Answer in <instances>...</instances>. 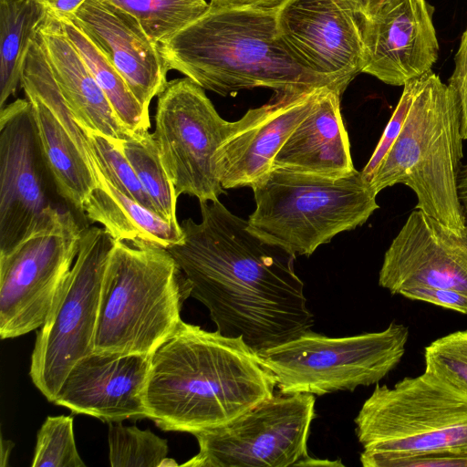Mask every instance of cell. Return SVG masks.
Wrapping results in <instances>:
<instances>
[{
  "label": "cell",
  "instance_id": "1",
  "mask_svg": "<svg viewBox=\"0 0 467 467\" xmlns=\"http://www.w3.org/2000/svg\"><path fill=\"white\" fill-rule=\"evenodd\" d=\"M202 221L183 220V240L167 248L209 310L216 331L255 352L314 325L296 255L270 242L217 201L200 202Z\"/></svg>",
  "mask_w": 467,
  "mask_h": 467
},
{
  "label": "cell",
  "instance_id": "2",
  "mask_svg": "<svg viewBox=\"0 0 467 467\" xmlns=\"http://www.w3.org/2000/svg\"><path fill=\"white\" fill-rule=\"evenodd\" d=\"M275 387V377L243 337L182 320L151 355L147 418L164 431L193 435L272 398Z\"/></svg>",
  "mask_w": 467,
  "mask_h": 467
},
{
  "label": "cell",
  "instance_id": "3",
  "mask_svg": "<svg viewBox=\"0 0 467 467\" xmlns=\"http://www.w3.org/2000/svg\"><path fill=\"white\" fill-rule=\"evenodd\" d=\"M277 7V6H276ZM276 7H223L209 3L197 20L159 45L169 69L222 96L268 88L275 93L348 82L298 64L276 34Z\"/></svg>",
  "mask_w": 467,
  "mask_h": 467
},
{
  "label": "cell",
  "instance_id": "4",
  "mask_svg": "<svg viewBox=\"0 0 467 467\" xmlns=\"http://www.w3.org/2000/svg\"><path fill=\"white\" fill-rule=\"evenodd\" d=\"M462 140L458 96L431 69L420 76L404 126L376 170L371 189L378 194L404 184L416 194L417 210L467 234L458 194Z\"/></svg>",
  "mask_w": 467,
  "mask_h": 467
},
{
  "label": "cell",
  "instance_id": "5",
  "mask_svg": "<svg viewBox=\"0 0 467 467\" xmlns=\"http://www.w3.org/2000/svg\"><path fill=\"white\" fill-rule=\"evenodd\" d=\"M189 296L190 283L167 249L115 241L102 283L94 350L151 356L177 328Z\"/></svg>",
  "mask_w": 467,
  "mask_h": 467
},
{
  "label": "cell",
  "instance_id": "6",
  "mask_svg": "<svg viewBox=\"0 0 467 467\" xmlns=\"http://www.w3.org/2000/svg\"><path fill=\"white\" fill-rule=\"evenodd\" d=\"M252 228L294 255H311L337 234L364 224L379 208L361 172L327 177L273 168L251 186Z\"/></svg>",
  "mask_w": 467,
  "mask_h": 467
},
{
  "label": "cell",
  "instance_id": "7",
  "mask_svg": "<svg viewBox=\"0 0 467 467\" xmlns=\"http://www.w3.org/2000/svg\"><path fill=\"white\" fill-rule=\"evenodd\" d=\"M354 422L368 454L467 451V390L425 368L392 388L377 384Z\"/></svg>",
  "mask_w": 467,
  "mask_h": 467
},
{
  "label": "cell",
  "instance_id": "8",
  "mask_svg": "<svg viewBox=\"0 0 467 467\" xmlns=\"http://www.w3.org/2000/svg\"><path fill=\"white\" fill-rule=\"evenodd\" d=\"M409 328L391 322L379 332L328 337L306 330L257 352L282 394L322 396L377 384L401 360Z\"/></svg>",
  "mask_w": 467,
  "mask_h": 467
},
{
  "label": "cell",
  "instance_id": "9",
  "mask_svg": "<svg viewBox=\"0 0 467 467\" xmlns=\"http://www.w3.org/2000/svg\"><path fill=\"white\" fill-rule=\"evenodd\" d=\"M114 239L83 227L75 262L37 332L29 375L50 402L75 363L94 350L102 283Z\"/></svg>",
  "mask_w": 467,
  "mask_h": 467
},
{
  "label": "cell",
  "instance_id": "10",
  "mask_svg": "<svg viewBox=\"0 0 467 467\" xmlns=\"http://www.w3.org/2000/svg\"><path fill=\"white\" fill-rule=\"evenodd\" d=\"M233 129L234 121L218 114L203 88L187 77L167 81L158 94L152 136L178 197L189 194L203 202L225 193L216 153Z\"/></svg>",
  "mask_w": 467,
  "mask_h": 467
},
{
  "label": "cell",
  "instance_id": "11",
  "mask_svg": "<svg viewBox=\"0 0 467 467\" xmlns=\"http://www.w3.org/2000/svg\"><path fill=\"white\" fill-rule=\"evenodd\" d=\"M315 417L314 395H274L226 424L193 434L199 452L182 466H300L309 457Z\"/></svg>",
  "mask_w": 467,
  "mask_h": 467
},
{
  "label": "cell",
  "instance_id": "12",
  "mask_svg": "<svg viewBox=\"0 0 467 467\" xmlns=\"http://www.w3.org/2000/svg\"><path fill=\"white\" fill-rule=\"evenodd\" d=\"M82 227L70 210L46 229L0 255V337L14 338L40 328L68 275Z\"/></svg>",
  "mask_w": 467,
  "mask_h": 467
},
{
  "label": "cell",
  "instance_id": "13",
  "mask_svg": "<svg viewBox=\"0 0 467 467\" xmlns=\"http://www.w3.org/2000/svg\"><path fill=\"white\" fill-rule=\"evenodd\" d=\"M53 191L32 106L16 99L0 109V255L57 220Z\"/></svg>",
  "mask_w": 467,
  "mask_h": 467
},
{
  "label": "cell",
  "instance_id": "14",
  "mask_svg": "<svg viewBox=\"0 0 467 467\" xmlns=\"http://www.w3.org/2000/svg\"><path fill=\"white\" fill-rule=\"evenodd\" d=\"M276 34L303 67L350 83L362 72L363 46L354 0H284Z\"/></svg>",
  "mask_w": 467,
  "mask_h": 467
},
{
  "label": "cell",
  "instance_id": "15",
  "mask_svg": "<svg viewBox=\"0 0 467 467\" xmlns=\"http://www.w3.org/2000/svg\"><path fill=\"white\" fill-rule=\"evenodd\" d=\"M362 73L392 86L431 70L439 43L426 0H373L358 12Z\"/></svg>",
  "mask_w": 467,
  "mask_h": 467
},
{
  "label": "cell",
  "instance_id": "16",
  "mask_svg": "<svg viewBox=\"0 0 467 467\" xmlns=\"http://www.w3.org/2000/svg\"><path fill=\"white\" fill-rule=\"evenodd\" d=\"M275 93L268 103L249 109L216 153L222 187H251L273 168L281 147L315 108L324 88Z\"/></svg>",
  "mask_w": 467,
  "mask_h": 467
},
{
  "label": "cell",
  "instance_id": "17",
  "mask_svg": "<svg viewBox=\"0 0 467 467\" xmlns=\"http://www.w3.org/2000/svg\"><path fill=\"white\" fill-rule=\"evenodd\" d=\"M379 285L392 295L420 285L467 295V234L415 209L384 254Z\"/></svg>",
  "mask_w": 467,
  "mask_h": 467
},
{
  "label": "cell",
  "instance_id": "18",
  "mask_svg": "<svg viewBox=\"0 0 467 467\" xmlns=\"http://www.w3.org/2000/svg\"><path fill=\"white\" fill-rule=\"evenodd\" d=\"M150 358L93 350L71 368L53 403L108 423L147 418Z\"/></svg>",
  "mask_w": 467,
  "mask_h": 467
},
{
  "label": "cell",
  "instance_id": "19",
  "mask_svg": "<svg viewBox=\"0 0 467 467\" xmlns=\"http://www.w3.org/2000/svg\"><path fill=\"white\" fill-rule=\"evenodd\" d=\"M67 17L115 67L149 110L150 100L164 88L170 70L159 45L132 16L104 0H86Z\"/></svg>",
  "mask_w": 467,
  "mask_h": 467
},
{
  "label": "cell",
  "instance_id": "20",
  "mask_svg": "<svg viewBox=\"0 0 467 467\" xmlns=\"http://www.w3.org/2000/svg\"><path fill=\"white\" fill-rule=\"evenodd\" d=\"M37 37L59 90L78 124L118 144L131 134L119 120L89 68L66 36L58 18L47 15Z\"/></svg>",
  "mask_w": 467,
  "mask_h": 467
},
{
  "label": "cell",
  "instance_id": "21",
  "mask_svg": "<svg viewBox=\"0 0 467 467\" xmlns=\"http://www.w3.org/2000/svg\"><path fill=\"white\" fill-rule=\"evenodd\" d=\"M341 94L337 88H324L315 108L279 150L273 168L327 177L356 170L340 112Z\"/></svg>",
  "mask_w": 467,
  "mask_h": 467
},
{
  "label": "cell",
  "instance_id": "22",
  "mask_svg": "<svg viewBox=\"0 0 467 467\" xmlns=\"http://www.w3.org/2000/svg\"><path fill=\"white\" fill-rule=\"evenodd\" d=\"M83 213L99 223L115 241L169 248L183 240L181 224L123 194L102 174L83 204Z\"/></svg>",
  "mask_w": 467,
  "mask_h": 467
},
{
  "label": "cell",
  "instance_id": "23",
  "mask_svg": "<svg viewBox=\"0 0 467 467\" xmlns=\"http://www.w3.org/2000/svg\"><path fill=\"white\" fill-rule=\"evenodd\" d=\"M32 106L42 152L58 196L83 213V204L97 182L78 146L57 116L36 96Z\"/></svg>",
  "mask_w": 467,
  "mask_h": 467
},
{
  "label": "cell",
  "instance_id": "24",
  "mask_svg": "<svg viewBox=\"0 0 467 467\" xmlns=\"http://www.w3.org/2000/svg\"><path fill=\"white\" fill-rule=\"evenodd\" d=\"M47 12L39 0H0V109L21 84L28 49Z\"/></svg>",
  "mask_w": 467,
  "mask_h": 467
},
{
  "label": "cell",
  "instance_id": "25",
  "mask_svg": "<svg viewBox=\"0 0 467 467\" xmlns=\"http://www.w3.org/2000/svg\"><path fill=\"white\" fill-rule=\"evenodd\" d=\"M56 16L66 36L106 95L120 123L133 135L148 132L150 127L149 110L136 99L119 72L68 17Z\"/></svg>",
  "mask_w": 467,
  "mask_h": 467
},
{
  "label": "cell",
  "instance_id": "26",
  "mask_svg": "<svg viewBox=\"0 0 467 467\" xmlns=\"http://www.w3.org/2000/svg\"><path fill=\"white\" fill-rule=\"evenodd\" d=\"M120 147L148 193L154 212L171 223L179 225L176 215L178 196L152 134L149 131L135 134L121 141Z\"/></svg>",
  "mask_w": 467,
  "mask_h": 467
},
{
  "label": "cell",
  "instance_id": "27",
  "mask_svg": "<svg viewBox=\"0 0 467 467\" xmlns=\"http://www.w3.org/2000/svg\"><path fill=\"white\" fill-rule=\"evenodd\" d=\"M132 16L161 45L201 17L206 0H104Z\"/></svg>",
  "mask_w": 467,
  "mask_h": 467
},
{
  "label": "cell",
  "instance_id": "28",
  "mask_svg": "<svg viewBox=\"0 0 467 467\" xmlns=\"http://www.w3.org/2000/svg\"><path fill=\"white\" fill-rule=\"evenodd\" d=\"M108 441L112 467H159L167 461V440L150 430L109 422Z\"/></svg>",
  "mask_w": 467,
  "mask_h": 467
},
{
  "label": "cell",
  "instance_id": "29",
  "mask_svg": "<svg viewBox=\"0 0 467 467\" xmlns=\"http://www.w3.org/2000/svg\"><path fill=\"white\" fill-rule=\"evenodd\" d=\"M85 131L88 134L95 162L106 179L123 194L154 211L148 193L120 144L102 134Z\"/></svg>",
  "mask_w": 467,
  "mask_h": 467
},
{
  "label": "cell",
  "instance_id": "30",
  "mask_svg": "<svg viewBox=\"0 0 467 467\" xmlns=\"http://www.w3.org/2000/svg\"><path fill=\"white\" fill-rule=\"evenodd\" d=\"M72 416H48L36 435L33 467H85L76 447Z\"/></svg>",
  "mask_w": 467,
  "mask_h": 467
},
{
  "label": "cell",
  "instance_id": "31",
  "mask_svg": "<svg viewBox=\"0 0 467 467\" xmlns=\"http://www.w3.org/2000/svg\"><path fill=\"white\" fill-rule=\"evenodd\" d=\"M425 368L467 390V329L437 338L425 348Z\"/></svg>",
  "mask_w": 467,
  "mask_h": 467
},
{
  "label": "cell",
  "instance_id": "32",
  "mask_svg": "<svg viewBox=\"0 0 467 467\" xmlns=\"http://www.w3.org/2000/svg\"><path fill=\"white\" fill-rule=\"evenodd\" d=\"M420 76L412 78L403 85V91L398 105L389 120L382 136L369 161L360 171L363 180L370 184L379 165L389 150L401 131L415 96L420 88Z\"/></svg>",
  "mask_w": 467,
  "mask_h": 467
},
{
  "label": "cell",
  "instance_id": "33",
  "mask_svg": "<svg viewBox=\"0 0 467 467\" xmlns=\"http://www.w3.org/2000/svg\"><path fill=\"white\" fill-rule=\"evenodd\" d=\"M364 467H467V451L445 450L410 455H375L363 452Z\"/></svg>",
  "mask_w": 467,
  "mask_h": 467
},
{
  "label": "cell",
  "instance_id": "34",
  "mask_svg": "<svg viewBox=\"0 0 467 467\" xmlns=\"http://www.w3.org/2000/svg\"><path fill=\"white\" fill-rule=\"evenodd\" d=\"M399 295L467 314V295L458 290L420 285L404 288Z\"/></svg>",
  "mask_w": 467,
  "mask_h": 467
},
{
  "label": "cell",
  "instance_id": "35",
  "mask_svg": "<svg viewBox=\"0 0 467 467\" xmlns=\"http://www.w3.org/2000/svg\"><path fill=\"white\" fill-rule=\"evenodd\" d=\"M449 86L456 92L461 107L462 135L467 140V28L454 57V69Z\"/></svg>",
  "mask_w": 467,
  "mask_h": 467
},
{
  "label": "cell",
  "instance_id": "36",
  "mask_svg": "<svg viewBox=\"0 0 467 467\" xmlns=\"http://www.w3.org/2000/svg\"><path fill=\"white\" fill-rule=\"evenodd\" d=\"M48 12L57 16H71L86 0H39Z\"/></svg>",
  "mask_w": 467,
  "mask_h": 467
},
{
  "label": "cell",
  "instance_id": "37",
  "mask_svg": "<svg viewBox=\"0 0 467 467\" xmlns=\"http://www.w3.org/2000/svg\"><path fill=\"white\" fill-rule=\"evenodd\" d=\"M284 0H211L210 4L223 7H263L278 6Z\"/></svg>",
  "mask_w": 467,
  "mask_h": 467
},
{
  "label": "cell",
  "instance_id": "38",
  "mask_svg": "<svg viewBox=\"0 0 467 467\" xmlns=\"http://www.w3.org/2000/svg\"><path fill=\"white\" fill-rule=\"evenodd\" d=\"M458 194L467 223V165L462 167L459 174Z\"/></svg>",
  "mask_w": 467,
  "mask_h": 467
},
{
  "label": "cell",
  "instance_id": "39",
  "mask_svg": "<svg viewBox=\"0 0 467 467\" xmlns=\"http://www.w3.org/2000/svg\"><path fill=\"white\" fill-rule=\"evenodd\" d=\"M13 447L14 443L12 441L5 440L3 437L1 438V466L7 464L6 461H8Z\"/></svg>",
  "mask_w": 467,
  "mask_h": 467
},
{
  "label": "cell",
  "instance_id": "40",
  "mask_svg": "<svg viewBox=\"0 0 467 467\" xmlns=\"http://www.w3.org/2000/svg\"><path fill=\"white\" fill-rule=\"evenodd\" d=\"M358 7V12L362 9V7L367 5L368 3L373 1V0H354Z\"/></svg>",
  "mask_w": 467,
  "mask_h": 467
}]
</instances>
